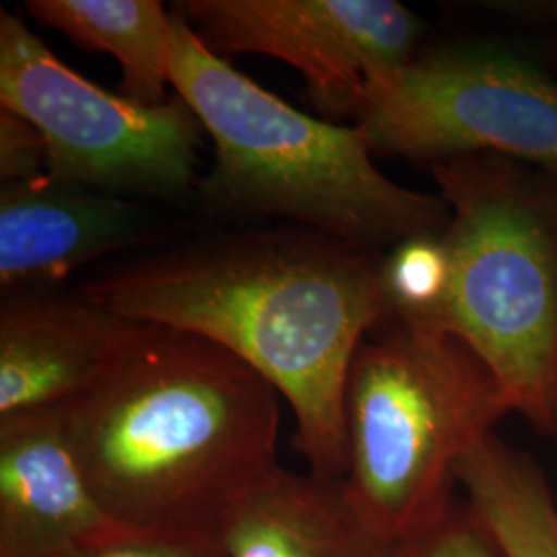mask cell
<instances>
[{
  "instance_id": "6da1fadb",
  "label": "cell",
  "mask_w": 557,
  "mask_h": 557,
  "mask_svg": "<svg viewBox=\"0 0 557 557\" xmlns=\"http://www.w3.org/2000/svg\"><path fill=\"white\" fill-rule=\"evenodd\" d=\"M77 294L234 354L289 403L308 473L345 479L349 370L361 341L391 317L384 252L298 225H259L128 260Z\"/></svg>"
},
{
  "instance_id": "7a4b0ae2",
  "label": "cell",
  "mask_w": 557,
  "mask_h": 557,
  "mask_svg": "<svg viewBox=\"0 0 557 557\" xmlns=\"http://www.w3.org/2000/svg\"><path fill=\"white\" fill-rule=\"evenodd\" d=\"M278 398L218 343L143 324L62 411L96 496L122 527L223 535L283 471Z\"/></svg>"
},
{
  "instance_id": "3957f363",
  "label": "cell",
  "mask_w": 557,
  "mask_h": 557,
  "mask_svg": "<svg viewBox=\"0 0 557 557\" xmlns=\"http://www.w3.org/2000/svg\"><path fill=\"white\" fill-rule=\"evenodd\" d=\"M174 23L170 85L215 147L197 190L211 215L298 225L374 252L448 227L446 200L384 176L358 124L301 112L215 54L178 11Z\"/></svg>"
},
{
  "instance_id": "277c9868",
  "label": "cell",
  "mask_w": 557,
  "mask_h": 557,
  "mask_svg": "<svg viewBox=\"0 0 557 557\" xmlns=\"http://www.w3.org/2000/svg\"><path fill=\"white\" fill-rule=\"evenodd\" d=\"M450 209L434 322L462 338L557 442V172L478 153L428 168Z\"/></svg>"
},
{
  "instance_id": "5b68a950",
  "label": "cell",
  "mask_w": 557,
  "mask_h": 557,
  "mask_svg": "<svg viewBox=\"0 0 557 557\" xmlns=\"http://www.w3.org/2000/svg\"><path fill=\"white\" fill-rule=\"evenodd\" d=\"M512 411L462 338L434 322L388 317L361 341L349 370L345 490L376 531L407 543L448 512L460 460Z\"/></svg>"
},
{
  "instance_id": "8992f818",
  "label": "cell",
  "mask_w": 557,
  "mask_h": 557,
  "mask_svg": "<svg viewBox=\"0 0 557 557\" xmlns=\"http://www.w3.org/2000/svg\"><path fill=\"white\" fill-rule=\"evenodd\" d=\"M356 124L374 153L425 168L490 153L557 172V40L508 21L425 44L370 77Z\"/></svg>"
},
{
  "instance_id": "52a82bcc",
  "label": "cell",
  "mask_w": 557,
  "mask_h": 557,
  "mask_svg": "<svg viewBox=\"0 0 557 557\" xmlns=\"http://www.w3.org/2000/svg\"><path fill=\"white\" fill-rule=\"evenodd\" d=\"M0 108L44 139L48 174L145 202H186L199 190L202 124L186 101L149 106L69 69L23 23L0 11Z\"/></svg>"
},
{
  "instance_id": "ba28073f",
  "label": "cell",
  "mask_w": 557,
  "mask_h": 557,
  "mask_svg": "<svg viewBox=\"0 0 557 557\" xmlns=\"http://www.w3.org/2000/svg\"><path fill=\"white\" fill-rule=\"evenodd\" d=\"M174 11L221 59L287 62L333 119H358L366 83L416 59L425 25L397 0H182Z\"/></svg>"
},
{
  "instance_id": "9c48e42d",
  "label": "cell",
  "mask_w": 557,
  "mask_h": 557,
  "mask_svg": "<svg viewBox=\"0 0 557 557\" xmlns=\"http://www.w3.org/2000/svg\"><path fill=\"white\" fill-rule=\"evenodd\" d=\"M126 529L96 496L62 409L0 419V557H75Z\"/></svg>"
},
{
  "instance_id": "30bf717a",
  "label": "cell",
  "mask_w": 557,
  "mask_h": 557,
  "mask_svg": "<svg viewBox=\"0 0 557 557\" xmlns=\"http://www.w3.org/2000/svg\"><path fill=\"white\" fill-rule=\"evenodd\" d=\"M151 202L44 176L0 186L2 294L48 289L96 260L158 242Z\"/></svg>"
},
{
  "instance_id": "8fae6325",
  "label": "cell",
  "mask_w": 557,
  "mask_h": 557,
  "mask_svg": "<svg viewBox=\"0 0 557 557\" xmlns=\"http://www.w3.org/2000/svg\"><path fill=\"white\" fill-rule=\"evenodd\" d=\"M75 294L27 289L0 306V419L71 405L91 391L139 333Z\"/></svg>"
},
{
  "instance_id": "7c38bea8",
  "label": "cell",
  "mask_w": 557,
  "mask_h": 557,
  "mask_svg": "<svg viewBox=\"0 0 557 557\" xmlns=\"http://www.w3.org/2000/svg\"><path fill=\"white\" fill-rule=\"evenodd\" d=\"M230 557H405L358 510L341 479L281 471L227 524Z\"/></svg>"
},
{
  "instance_id": "4fadbf2b",
  "label": "cell",
  "mask_w": 557,
  "mask_h": 557,
  "mask_svg": "<svg viewBox=\"0 0 557 557\" xmlns=\"http://www.w3.org/2000/svg\"><path fill=\"white\" fill-rule=\"evenodd\" d=\"M34 20L75 46L106 52L120 64V94L158 106L170 100L174 11L158 0H29Z\"/></svg>"
},
{
  "instance_id": "5bb4252c",
  "label": "cell",
  "mask_w": 557,
  "mask_h": 557,
  "mask_svg": "<svg viewBox=\"0 0 557 557\" xmlns=\"http://www.w3.org/2000/svg\"><path fill=\"white\" fill-rule=\"evenodd\" d=\"M457 483L506 557H557V498L535 458L492 432L462 457Z\"/></svg>"
},
{
  "instance_id": "9a60e30c",
  "label": "cell",
  "mask_w": 557,
  "mask_h": 557,
  "mask_svg": "<svg viewBox=\"0 0 557 557\" xmlns=\"http://www.w3.org/2000/svg\"><path fill=\"white\" fill-rule=\"evenodd\" d=\"M444 232L421 236L384 252V283L391 317L432 320L448 277Z\"/></svg>"
},
{
  "instance_id": "2e32d148",
  "label": "cell",
  "mask_w": 557,
  "mask_h": 557,
  "mask_svg": "<svg viewBox=\"0 0 557 557\" xmlns=\"http://www.w3.org/2000/svg\"><path fill=\"white\" fill-rule=\"evenodd\" d=\"M405 557H506L496 535L465 502L455 499L448 512L405 543Z\"/></svg>"
},
{
  "instance_id": "e0dca14e",
  "label": "cell",
  "mask_w": 557,
  "mask_h": 557,
  "mask_svg": "<svg viewBox=\"0 0 557 557\" xmlns=\"http://www.w3.org/2000/svg\"><path fill=\"white\" fill-rule=\"evenodd\" d=\"M75 557H230L218 533H153L126 529Z\"/></svg>"
},
{
  "instance_id": "ac0fdd59",
  "label": "cell",
  "mask_w": 557,
  "mask_h": 557,
  "mask_svg": "<svg viewBox=\"0 0 557 557\" xmlns=\"http://www.w3.org/2000/svg\"><path fill=\"white\" fill-rule=\"evenodd\" d=\"M48 176V156L40 133L15 112L0 108V180L21 184Z\"/></svg>"
}]
</instances>
